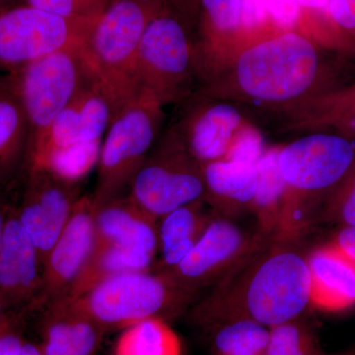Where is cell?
Segmentation results:
<instances>
[{"instance_id":"6da1fadb","label":"cell","mask_w":355,"mask_h":355,"mask_svg":"<svg viewBox=\"0 0 355 355\" xmlns=\"http://www.w3.org/2000/svg\"><path fill=\"white\" fill-rule=\"evenodd\" d=\"M323 48L302 33H279L243 49L197 91L272 118L347 83Z\"/></svg>"},{"instance_id":"7a4b0ae2","label":"cell","mask_w":355,"mask_h":355,"mask_svg":"<svg viewBox=\"0 0 355 355\" xmlns=\"http://www.w3.org/2000/svg\"><path fill=\"white\" fill-rule=\"evenodd\" d=\"M291 245L270 243L242 261L191 306V323L209 331L235 321L270 328L300 317L310 306L309 272Z\"/></svg>"},{"instance_id":"3957f363","label":"cell","mask_w":355,"mask_h":355,"mask_svg":"<svg viewBox=\"0 0 355 355\" xmlns=\"http://www.w3.org/2000/svg\"><path fill=\"white\" fill-rule=\"evenodd\" d=\"M280 174L286 186L277 243L292 244L318 220L327 198L355 164V139L333 132L301 135L280 146Z\"/></svg>"},{"instance_id":"277c9868","label":"cell","mask_w":355,"mask_h":355,"mask_svg":"<svg viewBox=\"0 0 355 355\" xmlns=\"http://www.w3.org/2000/svg\"><path fill=\"white\" fill-rule=\"evenodd\" d=\"M196 296L163 273L147 270L114 275L69 300L108 334L153 318L169 321L181 316Z\"/></svg>"},{"instance_id":"5b68a950","label":"cell","mask_w":355,"mask_h":355,"mask_svg":"<svg viewBox=\"0 0 355 355\" xmlns=\"http://www.w3.org/2000/svg\"><path fill=\"white\" fill-rule=\"evenodd\" d=\"M164 108L155 96L140 89L114 114L100 149L92 195L96 207L125 195L162 133Z\"/></svg>"},{"instance_id":"8992f818","label":"cell","mask_w":355,"mask_h":355,"mask_svg":"<svg viewBox=\"0 0 355 355\" xmlns=\"http://www.w3.org/2000/svg\"><path fill=\"white\" fill-rule=\"evenodd\" d=\"M167 0H112L95 21L85 50L98 78L120 107L140 90L137 55L147 25Z\"/></svg>"},{"instance_id":"52a82bcc","label":"cell","mask_w":355,"mask_h":355,"mask_svg":"<svg viewBox=\"0 0 355 355\" xmlns=\"http://www.w3.org/2000/svg\"><path fill=\"white\" fill-rule=\"evenodd\" d=\"M140 89L164 106L181 104L198 86L193 33L168 3L147 25L137 62Z\"/></svg>"},{"instance_id":"ba28073f","label":"cell","mask_w":355,"mask_h":355,"mask_svg":"<svg viewBox=\"0 0 355 355\" xmlns=\"http://www.w3.org/2000/svg\"><path fill=\"white\" fill-rule=\"evenodd\" d=\"M96 74L85 44H77L12 71L9 83L19 98L31 130L38 139L58 114Z\"/></svg>"},{"instance_id":"9c48e42d","label":"cell","mask_w":355,"mask_h":355,"mask_svg":"<svg viewBox=\"0 0 355 355\" xmlns=\"http://www.w3.org/2000/svg\"><path fill=\"white\" fill-rule=\"evenodd\" d=\"M128 195L157 219L205 200L202 166L189 153L174 125L161 133L133 178Z\"/></svg>"},{"instance_id":"30bf717a","label":"cell","mask_w":355,"mask_h":355,"mask_svg":"<svg viewBox=\"0 0 355 355\" xmlns=\"http://www.w3.org/2000/svg\"><path fill=\"white\" fill-rule=\"evenodd\" d=\"M94 23L28 4L0 8V67L15 71L62 49L85 44Z\"/></svg>"},{"instance_id":"8fae6325","label":"cell","mask_w":355,"mask_h":355,"mask_svg":"<svg viewBox=\"0 0 355 355\" xmlns=\"http://www.w3.org/2000/svg\"><path fill=\"white\" fill-rule=\"evenodd\" d=\"M270 243L258 230L250 232L232 219L216 214L190 253L178 265L158 272L178 286L198 294L216 286L242 261Z\"/></svg>"},{"instance_id":"7c38bea8","label":"cell","mask_w":355,"mask_h":355,"mask_svg":"<svg viewBox=\"0 0 355 355\" xmlns=\"http://www.w3.org/2000/svg\"><path fill=\"white\" fill-rule=\"evenodd\" d=\"M120 105L107 86L94 77L53 121L50 128L30 144L29 165L51 154L83 144L101 142Z\"/></svg>"},{"instance_id":"4fadbf2b","label":"cell","mask_w":355,"mask_h":355,"mask_svg":"<svg viewBox=\"0 0 355 355\" xmlns=\"http://www.w3.org/2000/svg\"><path fill=\"white\" fill-rule=\"evenodd\" d=\"M174 123L184 146L200 164L224 160L239 135L252 121L234 103L196 91L184 100Z\"/></svg>"},{"instance_id":"5bb4252c","label":"cell","mask_w":355,"mask_h":355,"mask_svg":"<svg viewBox=\"0 0 355 355\" xmlns=\"http://www.w3.org/2000/svg\"><path fill=\"white\" fill-rule=\"evenodd\" d=\"M77 184L48 170L29 167L22 203L17 212L26 234L38 251L43 268L51 248L80 198Z\"/></svg>"},{"instance_id":"9a60e30c","label":"cell","mask_w":355,"mask_h":355,"mask_svg":"<svg viewBox=\"0 0 355 355\" xmlns=\"http://www.w3.org/2000/svg\"><path fill=\"white\" fill-rule=\"evenodd\" d=\"M95 216L92 196L79 198L67 225L44 261L40 303L51 304L69 295L94 250Z\"/></svg>"},{"instance_id":"2e32d148","label":"cell","mask_w":355,"mask_h":355,"mask_svg":"<svg viewBox=\"0 0 355 355\" xmlns=\"http://www.w3.org/2000/svg\"><path fill=\"white\" fill-rule=\"evenodd\" d=\"M242 2L200 0L193 31L198 86L249 46L242 29Z\"/></svg>"},{"instance_id":"e0dca14e","label":"cell","mask_w":355,"mask_h":355,"mask_svg":"<svg viewBox=\"0 0 355 355\" xmlns=\"http://www.w3.org/2000/svg\"><path fill=\"white\" fill-rule=\"evenodd\" d=\"M43 270L38 251L26 234L17 209H9L0 244V294L9 309L40 303Z\"/></svg>"},{"instance_id":"ac0fdd59","label":"cell","mask_w":355,"mask_h":355,"mask_svg":"<svg viewBox=\"0 0 355 355\" xmlns=\"http://www.w3.org/2000/svg\"><path fill=\"white\" fill-rule=\"evenodd\" d=\"M96 243L125 250L153 270L158 254V219L130 196L96 207Z\"/></svg>"},{"instance_id":"d6986e66","label":"cell","mask_w":355,"mask_h":355,"mask_svg":"<svg viewBox=\"0 0 355 355\" xmlns=\"http://www.w3.org/2000/svg\"><path fill=\"white\" fill-rule=\"evenodd\" d=\"M272 118L284 135L324 132L355 139V83L324 91Z\"/></svg>"},{"instance_id":"ffe728a7","label":"cell","mask_w":355,"mask_h":355,"mask_svg":"<svg viewBox=\"0 0 355 355\" xmlns=\"http://www.w3.org/2000/svg\"><path fill=\"white\" fill-rule=\"evenodd\" d=\"M310 280V306L340 312L355 305V261L333 243L306 257Z\"/></svg>"},{"instance_id":"44dd1931","label":"cell","mask_w":355,"mask_h":355,"mask_svg":"<svg viewBox=\"0 0 355 355\" xmlns=\"http://www.w3.org/2000/svg\"><path fill=\"white\" fill-rule=\"evenodd\" d=\"M106 331L69 299L49 304L41 324L44 355H96Z\"/></svg>"},{"instance_id":"7402d4cb","label":"cell","mask_w":355,"mask_h":355,"mask_svg":"<svg viewBox=\"0 0 355 355\" xmlns=\"http://www.w3.org/2000/svg\"><path fill=\"white\" fill-rule=\"evenodd\" d=\"M202 166L205 200L214 214L233 220L253 211L259 184L258 164L221 160Z\"/></svg>"},{"instance_id":"603a6c76","label":"cell","mask_w":355,"mask_h":355,"mask_svg":"<svg viewBox=\"0 0 355 355\" xmlns=\"http://www.w3.org/2000/svg\"><path fill=\"white\" fill-rule=\"evenodd\" d=\"M216 214L205 200L189 203L158 219L156 272L178 265L196 246Z\"/></svg>"},{"instance_id":"cb8c5ba5","label":"cell","mask_w":355,"mask_h":355,"mask_svg":"<svg viewBox=\"0 0 355 355\" xmlns=\"http://www.w3.org/2000/svg\"><path fill=\"white\" fill-rule=\"evenodd\" d=\"M280 146L268 147L258 162L259 184L254 198L253 214L258 231L277 242L284 214L286 186L279 167Z\"/></svg>"},{"instance_id":"d4e9b609","label":"cell","mask_w":355,"mask_h":355,"mask_svg":"<svg viewBox=\"0 0 355 355\" xmlns=\"http://www.w3.org/2000/svg\"><path fill=\"white\" fill-rule=\"evenodd\" d=\"M31 130L27 116L7 79L0 85V181L29 153Z\"/></svg>"},{"instance_id":"484cf974","label":"cell","mask_w":355,"mask_h":355,"mask_svg":"<svg viewBox=\"0 0 355 355\" xmlns=\"http://www.w3.org/2000/svg\"><path fill=\"white\" fill-rule=\"evenodd\" d=\"M121 331L114 355H183L181 338L166 320H144Z\"/></svg>"},{"instance_id":"4316f807","label":"cell","mask_w":355,"mask_h":355,"mask_svg":"<svg viewBox=\"0 0 355 355\" xmlns=\"http://www.w3.org/2000/svg\"><path fill=\"white\" fill-rule=\"evenodd\" d=\"M211 331V355H266L268 327L256 322L235 321Z\"/></svg>"},{"instance_id":"83f0119b","label":"cell","mask_w":355,"mask_h":355,"mask_svg":"<svg viewBox=\"0 0 355 355\" xmlns=\"http://www.w3.org/2000/svg\"><path fill=\"white\" fill-rule=\"evenodd\" d=\"M101 144L102 141L70 147L51 154L38 164L29 167L48 170L65 181L78 184L98 164Z\"/></svg>"},{"instance_id":"f1b7e54d","label":"cell","mask_w":355,"mask_h":355,"mask_svg":"<svg viewBox=\"0 0 355 355\" xmlns=\"http://www.w3.org/2000/svg\"><path fill=\"white\" fill-rule=\"evenodd\" d=\"M266 355H316L312 333L299 318L268 328Z\"/></svg>"},{"instance_id":"f546056e","label":"cell","mask_w":355,"mask_h":355,"mask_svg":"<svg viewBox=\"0 0 355 355\" xmlns=\"http://www.w3.org/2000/svg\"><path fill=\"white\" fill-rule=\"evenodd\" d=\"M318 220L334 222L342 227L355 226V164L327 198Z\"/></svg>"},{"instance_id":"4dcf8cb0","label":"cell","mask_w":355,"mask_h":355,"mask_svg":"<svg viewBox=\"0 0 355 355\" xmlns=\"http://www.w3.org/2000/svg\"><path fill=\"white\" fill-rule=\"evenodd\" d=\"M26 4L69 19L95 22L112 0H25Z\"/></svg>"},{"instance_id":"1f68e13d","label":"cell","mask_w":355,"mask_h":355,"mask_svg":"<svg viewBox=\"0 0 355 355\" xmlns=\"http://www.w3.org/2000/svg\"><path fill=\"white\" fill-rule=\"evenodd\" d=\"M268 146H266L263 133L253 123L239 135L234 142L227 157L224 160L241 161L258 164Z\"/></svg>"},{"instance_id":"d6a6232c","label":"cell","mask_w":355,"mask_h":355,"mask_svg":"<svg viewBox=\"0 0 355 355\" xmlns=\"http://www.w3.org/2000/svg\"><path fill=\"white\" fill-rule=\"evenodd\" d=\"M268 28H275L266 8V0H243L242 29L248 44Z\"/></svg>"},{"instance_id":"836d02e7","label":"cell","mask_w":355,"mask_h":355,"mask_svg":"<svg viewBox=\"0 0 355 355\" xmlns=\"http://www.w3.org/2000/svg\"><path fill=\"white\" fill-rule=\"evenodd\" d=\"M327 15L336 31L355 48V0H329Z\"/></svg>"},{"instance_id":"e575fe53","label":"cell","mask_w":355,"mask_h":355,"mask_svg":"<svg viewBox=\"0 0 355 355\" xmlns=\"http://www.w3.org/2000/svg\"><path fill=\"white\" fill-rule=\"evenodd\" d=\"M266 4L273 26L280 33L294 31L300 23L303 8L297 0H266Z\"/></svg>"},{"instance_id":"d590c367","label":"cell","mask_w":355,"mask_h":355,"mask_svg":"<svg viewBox=\"0 0 355 355\" xmlns=\"http://www.w3.org/2000/svg\"><path fill=\"white\" fill-rule=\"evenodd\" d=\"M20 316L0 331V355H18L26 343L19 328Z\"/></svg>"},{"instance_id":"8d00e7d4","label":"cell","mask_w":355,"mask_h":355,"mask_svg":"<svg viewBox=\"0 0 355 355\" xmlns=\"http://www.w3.org/2000/svg\"><path fill=\"white\" fill-rule=\"evenodd\" d=\"M168 6L191 33L197 24L200 0H167Z\"/></svg>"},{"instance_id":"74e56055","label":"cell","mask_w":355,"mask_h":355,"mask_svg":"<svg viewBox=\"0 0 355 355\" xmlns=\"http://www.w3.org/2000/svg\"><path fill=\"white\" fill-rule=\"evenodd\" d=\"M331 243L355 261V226L342 227Z\"/></svg>"},{"instance_id":"f35d334b","label":"cell","mask_w":355,"mask_h":355,"mask_svg":"<svg viewBox=\"0 0 355 355\" xmlns=\"http://www.w3.org/2000/svg\"><path fill=\"white\" fill-rule=\"evenodd\" d=\"M11 311L12 310L9 309L6 301H4L3 297L0 294V331L12 323L14 320L18 317V315L13 314Z\"/></svg>"},{"instance_id":"ab89813d","label":"cell","mask_w":355,"mask_h":355,"mask_svg":"<svg viewBox=\"0 0 355 355\" xmlns=\"http://www.w3.org/2000/svg\"><path fill=\"white\" fill-rule=\"evenodd\" d=\"M303 9L313 11H327L329 0H297Z\"/></svg>"},{"instance_id":"60d3db41","label":"cell","mask_w":355,"mask_h":355,"mask_svg":"<svg viewBox=\"0 0 355 355\" xmlns=\"http://www.w3.org/2000/svg\"><path fill=\"white\" fill-rule=\"evenodd\" d=\"M18 355H44L39 343L27 342L23 345Z\"/></svg>"},{"instance_id":"b9f144b4","label":"cell","mask_w":355,"mask_h":355,"mask_svg":"<svg viewBox=\"0 0 355 355\" xmlns=\"http://www.w3.org/2000/svg\"><path fill=\"white\" fill-rule=\"evenodd\" d=\"M7 211L0 203V244H1L2 235H3L4 225H6Z\"/></svg>"},{"instance_id":"7bdbcfd3","label":"cell","mask_w":355,"mask_h":355,"mask_svg":"<svg viewBox=\"0 0 355 355\" xmlns=\"http://www.w3.org/2000/svg\"><path fill=\"white\" fill-rule=\"evenodd\" d=\"M1 83H2V81H1V80H0V85H1Z\"/></svg>"}]
</instances>
